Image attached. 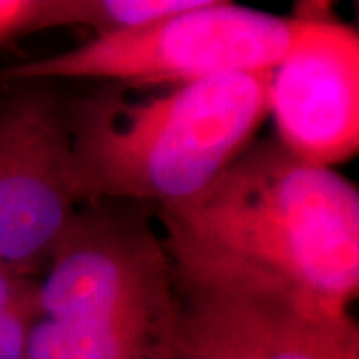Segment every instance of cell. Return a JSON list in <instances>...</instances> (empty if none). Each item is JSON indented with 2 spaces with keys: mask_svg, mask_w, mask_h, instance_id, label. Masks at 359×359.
<instances>
[{
  "mask_svg": "<svg viewBox=\"0 0 359 359\" xmlns=\"http://www.w3.org/2000/svg\"><path fill=\"white\" fill-rule=\"evenodd\" d=\"M271 68L228 72L134 98L120 84L70 90L84 202L170 208L208 188L269 116Z\"/></svg>",
  "mask_w": 359,
  "mask_h": 359,
  "instance_id": "6da1fadb",
  "label": "cell"
},
{
  "mask_svg": "<svg viewBox=\"0 0 359 359\" xmlns=\"http://www.w3.org/2000/svg\"><path fill=\"white\" fill-rule=\"evenodd\" d=\"M156 214L335 311L358 297V186L299 160L276 136L252 142L198 196Z\"/></svg>",
  "mask_w": 359,
  "mask_h": 359,
  "instance_id": "7a4b0ae2",
  "label": "cell"
},
{
  "mask_svg": "<svg viewBox=\"0 0 359 359\" xmlns=\"http://www.w3.org/2000/svg\"><path fill=\"white\" fill-rule=\"evenodd\" d=\"M142 208L90 202L74 214L36 282L26 359H170L174 269Z\"/></svg>",
  "mask_w": 359,
  "mask_h": 359,
  "instance_id": "3957f363",
  "label": "cell"
},
{
  "mask_svg": "<svg viewBox=\"0 0 359 359\" xmlns=\"http://www.w3.org/2000/svg\"><path fill=\"white\" fill-rule=\"evenodd\" d=\"M160 224L176 295L170 359H359L351 311L327 308Z\"/></svg>",
  "mask_w": 359,
  "mask_h": 359,
  "instance_id": "277c9868",
  "label": "cell"
},
{
  "mask_svg": "<svg viewBox=\"0 0 359 359\" xmlns=\"http://www.w3.org/2000/svg\"><path fill=\"white\" fill-rule=\"evenodd\" d=\"M302 28V14L283 18L226 0H202L196 8L152 25L94 36L52 56L0 66V82L182 86L228 72L269 70L292 48Z\"/></svg>",
  "mask_w": 359,
  "mask_h": 359,
  "instance_id": "5b68a950",
  "label": "cell"
},
{
  "mask_svg": "<svg viewBox=\"0 0 359 359\" xmlns=\"http://www.w3.org/2000/svg\"><path fill=\"white\" fill-rule=\"evenodd\" d=\"M84 204L66 82H0V271L39 280Z\"/></svg>",
  "mask_w": 359,
  "mask_h": 359,
  "instance_id": "8992f818",
  "label": "cell"
},
{
  "mask_svg": "<svg viewBox=\"0 0 359 359\" xmlns=\"http://www.w3.org/2000/svg\"><path fill=\"white\" fill-rule=\"evenodd\" d=\"M271 68L268 104L276 138L299 160L334 168L359 150V34L320 11Z\"/></svg>",
  "mask_w": 359,
  "mask_h": 359,
  "instance_id": "52a82bcc",
  "label": "cell"
},
{
  "mask_svg": "<svg viewBox=\"0 0 359 359\" xmlns=\"http://www.w3.org/2000/svg\"><path fill=\"white\" fill-rule=\"evenodd\" d=\"M202 0H66L65 28H92L106 36L152 25L172 14L196 8Z\"/></svg>",
  "mask_w": 359,
  "mask_h": 359,
  "instance_id": "ba28073f",
  "label": "cell"
},
{
  "mask_svg": "<svg viewBox=\"0 0 359 359\" xmlns=\"http://www.w3.org/2000/svg\"><path fill=\"white\" fill-rule=\"evenodd\" d=\"M34 278L0 271V359H26V337L36 306Z\"/></svg>",
  "mask_w": 359,
  "mask_h": 359,
  "instance_id": "9c48e42d",
  "label": "cell"
},
{
  "mask_svg": "<svg viewBox=\"0 0 359 359\" xmlns=\"http://www.w3.org/2000/svg\"><path fill=\"white\" fill-rule=\"evenodd\" d=\"M52 28H65V0H0V54Z\"/></svg>",
  "mask_w": 359,
  "mask_h": 359,
  "instance_id": "30bf717a",
  "label": "cell"
}]
</instances>
